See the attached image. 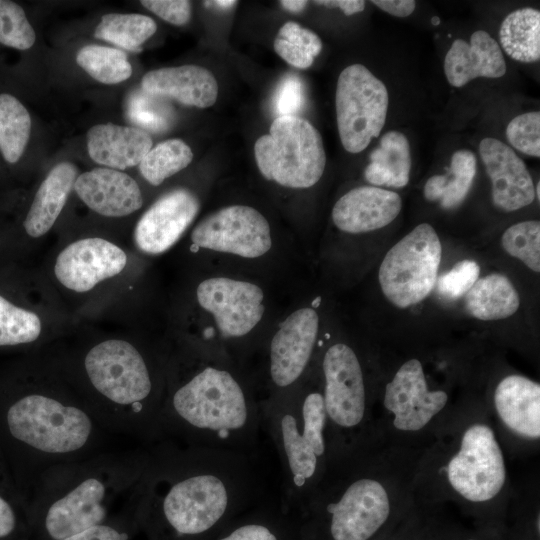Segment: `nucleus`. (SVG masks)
<instances>
[{
  "label": "nucleus",
  "instance_id": "obj_1",
  "mask_svg": "<svg viewBox=\"0 0 540 540\" xmlns=\"http://www.w3.org/2000/svg\"><path fill=\"white\" fill-rule=\"evenodd\" d=\"M254 154L261 174L288 188H309L323 175L326 154L318 130L298 116L276 117Z\"/></svg>",
  "mask_w": 540,
  "mask_h": 540
},
{
  "label": "nucleus",
  "instance_id": "obj_2",
  "mask_svg": "<svg viewBox=\"0 0 540 540\" xmlns=\"http://www.w3.org/2000/svg\"><path fill=\"white\" fill-rule=\"evenodd\" d=\"M441 473L449 490L471 504L497 499L507 482L502 447L491 424L475 420L465 425Z\"/></svg>",
  "mask_w": 540,
  "mask_h": 540
},
{
  "label": "nucleus",
  "instance_id": "obj_3",
  "mask_svg": "<svg viewBox=\"0 0 540 540\" xmlns=\"http://www.w3.org/2000/svg\"><path fill=\"white\" fill-rule=\"evenodd\" d=\"M442 247L435 229L421 223L384 256L378 279L384 296L405 309L423 301L438 278Z\"/></svg>",
  "mask_w": 540,
  "mask_h": 540
},
{
  "label": "nucleus",
  "instance_id": "obj_4",
  "mask_svg": "<svg viewBox=\"0 0 540 540\" xmlns=\"http://www.w3.org/2000/svg\"><path fill=\"white\" fill-rule=\"evenodd\" d=\"M389 104L385 84L362 64H353L338 77L335 108L344 149L359 153L382 131Z\"/></svg>",
  "mask_w": 540,
  "mask_h": 540
},
{
  "label": "nucleus",
  "instance_id": "obj_5",
  "mask_svg": "<svg viewBox=\"0 0 540 540\" xmlns=\"http://www.w3.org/2000/svg\"><path fill=\"white\" fill-rule=\"evenodd\" d=\"M7 422L15 438L48 453L77 450L91 432V421L83 411L42 395H29L14 403Z\"/></svg>",
  "mask_w": 540,
  "mask_h": 540
},
{
  "label": "nucleus",
  "instance_id": "obj_6",
  "mask_svg": "<svg viewBox=\"0 0 540 540\" xmlns=\"http://www.w3.org/2000/svg\"><path fill=\"white\" fill-rule=\"evenodd\" d=\"M173 405L180 417L201 429H239L248 415L238 382L229 372L214 367L203 369L179 388Z\"/></svg>",
  "mask_w": 540,
  "mask_h": 540
},
{
  "label": "nucleus",
  "instance_id": "obj_7",
  "mask_svg": "<svg viewBox=\"0 0 540 540\" xmlns=\"http://www.w3.org/2000/svg\"><path fill=\"white\" fill-rule=\"evenodd\" d=\"M192 243L203 249L257 258L272 246L267 219L255 208L231 205L202 219L191 233Z\"/></svg>",
  "mask_w": 540,
  "mask_h": 540
},
{
  "label": "nucleus",
  "instance_id": "obj_8",
  "mask_svg": "<svg viewBox=\"0 0 540 540\" xmlns=\"http://www.w3.org/2000/svg\"><path fill=\"white\" fill-rule=\"evenodd\" d=\"M448 402L446 391L428 387L423 365L416 358L398 368L383 394V407L391 416V425L401 433L426 430L443 414Z\"/></svg>",
  "mask_w": 540,
  "mask_h": 540
},
{
  "label": "nucleus",
  "instance_id": "obj_9",
  "mask_svg": "<svg viewBox=\"0 0 540 540\" xmlns=\"http://www.w3.org/2000/svg\"><path fill=\"white\" fill-rule=\"evenodd\" d=\"M84 363L93 386L113 402L133 404L150 393L146 364L127 341L107 340L97 344L88 352Z\"/></svg>",
  "mask_w": 540,
  "mask_h": 540
},
{
  "label": "nucleus",
  "instance_id": "obj_10",
  "mask_svg": "<svg viewBox=\"0 0 540 540\" xmlns=\"http://www.w3.org/2000/svg\"><path fill=\"white\" fill-rule=\"evenodd\" d=\"M393 508L392 489L384 479L359 478L327 508L331 536L333 540H369L388 522Z\"/></svg>",
  "mask_w": 540,
  "mask_h": 540
},
{
  "label": "nucleus",
  "instance_id": "obj_11",
  "mask_svg": "<svg viewBox=\"0 0 540 540\" xmlns=\"http://www.w3.org/2000/svg\"><path fill=\"white\" fill-rule=\"evenodd\" d=\"M199 305L212 314L224 337L248 334L264 314V293L256 284L228 277H212L197 287Z\"/></svg>",
  "mask_w": 540,
  "mask_h": 540
},
{
  "label": "nucleus",
  "instance_id": "obj_12",
  "mask_svg": "<svg viewBox=\"0 0 540 540\" xmlns=\"http://www.w3.org/2000/svg\"><path fill=\"white\" fill-rule=\"evenodd\" d=\"M322 367L327 417L343 429L359 426L366 415V390L357 355L348 345L336 343L327 349Z\"/></svg>",
  "mask_w": 540,
  "mask_h": 540
},
{
  "label": "nucleus",
  "instance_id": "obj_13",
  "mask_svg": "<svg viewBox=\"0 0 540 540\" xmlns=\"http://www.w3.org/2000/svg\"><path fill=\"white\" fill-rule=\"evenodd\" d=\"M227 505L224 483L214 475L203 474L175 484L164 499L163 510L177 532L199 534L222 517Z\"/></svg>",
  "mask_w": 540,
  "mask_h": 540
},
{
  "label": "nucleus",
  "instance_id": "obj_14",
  "mask_svg": "<svg viewBox=\"0 0 540 540\" xmlns=\"http://www.w3.org/2000/svg\"><path fill=\"white\" fill-rule=\"evenodd\" d=\"M127 256L117 245L98 237L84 238L65 247L57 256L54 273L66 288L86 292L119 274Z\"/></svg>",
  "mask_w": 540,
  "mask_h": 540
},
{
  "label": "nucleus",
  "instance_id": "obj_15",
  "mask_svg": "<svg viewBox=\"0 0 540 540\" xmlns=\"http://www.w3.org/2000/svg\"><path fill=\"white\" fill-rule=\"evenodd\" d=\"M198 198L189 190L170 191L154 202L141 216L134 241L142 252L160 254L171 248L195 219Z\"/></svg>",
  "mask_w": 540,
  "mask_h": 540
},
{
  "label": "nucleus",
  "instance_id": "obj_16",
  "mask_svg": "<svg viewBox=\"0 0 540 540\" xmlns=\"http://www.w3.org/2000/svg\"><path fill=\"white\" fill-rule=\"evenodd\" d=\"M319 330V316L309 307L292 312L270 344V375L279 387L294 383L311 357Z\"/></svg>",
  "mask_w": 540,
  "mask_h": 540
},
{
  "label": "nucleus",
  "instance_id": "obj_17",
  "mask_svg": "<svg viewBox=\"0 0 540 540\" xmlns=\"http://www.w3.org/2000/svg\"><path fill=\"white\" fill-rule=\"evenodd\" d=\"M303 432H299L296 418L285 414L281 433L294 483L303 486L317 469L318 459L325 453L324 427L326 411L323 396L313 392L306 396L303 407Z\"/></svg>",
  "mask_w": 540,
  "mask_h": 540
},
{
  "label": "nucleus",
  "instance_id": "obj_18",
  "mask_svg": "<svg viewBox=\"0 0 540 540\" xmlns=\"http://www.w3.org/2000/svg\"><path fill=\"white\" fill-rule=\"evenodd\" d=\"M479 153L492 182V200L499 209L511 212L530 205L535 186L522 159L502 141L487 137Z\"/></svg>",
  "mask_w": 540,
  "mask_h": 540
},
{
  "label": "nucleus",
  "instance_id": "obj_19",
  "mask_svg": "<svg viewBox=\"0 0 540 540\" xmlns=\"http://www.w3.org/2000/svg\"><path fill=\"white\" fill-rule=\"evenodd\" d=\"M398 193L375 187H356L338 199L332 209L335 226L346 233L359 234L389 225L400 213Z\"/></svg>",
  "mask_w": 540,
  "mask_h": 540
},
{
  "label": "nucleus",
  "instance_id": "obj_20",
  "mask_svg": "<svg viewBox=\"0 0 540 540\" xmlns=\"http://www.w3.org/2000/svg\"><path fill=\"white\" fill-rule=\"evenodd\" d=\"M493 406L498 421L513 436L527 441L540 438V384L511 374L496 385Z\"/></svg>",
  "mask_w": 540,
  "mask_h": 540
},
{
  "label": "nucleus",
  "instance_id": "obj_21",
  "mask_svg": "<svg viewBox=\"0 0 540 540\" xmlns=\"http://www.w3.org/2000/svg\"><path fill=\"white\" fill-rule=\"evenodd\" d=\"M74 189L91 210L107 217L129 215L143 204L137 182L128 174L111 168H95L80 174Z\"/></svg>",
  "mask_w": 540,
  "mask_h": 540
},
{
  "label": "nucleus",
  "instance_id": "obj_22",
  "mask_svg": "<svg viewBox=\"0 0 540 540\" xmlns=\"http://www.w3.org/2000/svg\"><path fill=\"white\" fill-rule=\"evenodd\" d=\"M444 72L454 87H462L476 78H500L506 63L499 44L484 30L475 31L470 41L456 39L446 53Z\"/></svg>",
  "mask_w": 540,
  "mask_h": 540
},
{
  "label": "nucleus",
  "instance_id": "obj_23",
  "mask_svg": "<svg viewBox=\"0 0 540 540\" xmlns=\"http://www.w3.org/2000/svg\"><path fill=\"white\" fill-rule=\"evenodd\" d=\"M104 495L105 487L99 480L83 481L49 508L45 521L49 535L64 540L99 525L105 517L101 505Z\"/></svg>",
  "mask_w": 540,
  "mask_h": 540
},
{
  "label": "nucleus",
  "instance_id": "obj_24",
  "mask_svg": "<svg viewBox=\"0 0 540 540\" xmlns=\"http://www.w3.org/2000/svg\"><path fill=\"white\" fill-rule=\"evenodd\" d=\"M141 88L148 93L198 108L212 106L218 96V83L214 75L196 65L149 71L142 78Z\"/></svg>",
  "mask_w": 540,
  "mask_h": 540
},
{
  "label": "nucleus",
  "instance_id": "obj_25",
  "mask_svg": "<svg viewBox=\"0 0 540 540\" xmlns=\"http://www.w3.org/2000/svg\"><path fill=\"white\" fill-rule=\"evenodd\" d=\"M152 144L150 135L134 126L98 124L87 133V149L91 159L115 170L139 165Z\"/></svg>",
  "mask_w": 540,
  "mask_h": 540
},
{
  "label": "nucleus",
  "instance_id": "obj_26",
  "mask_svg": "<svg viewBox=\"0 0 540 540\" xmlns=\"http://www.w3.org/2000/svg\"><path fill=\"white\" fill-rule=\"evenodd\" d=\"M77 178L76 167L57 164L42 181L24 220L26 233L34 238L47 233L60 215Z\"/></svg>",
  "mask_w": 540,
  "mask_h": 540
},
{
  "label": "nucleus",
  "instance_id": "obj_27",
  "mask_svg": "<svg viewBox=\"0 0 540 540\" xmlns=\"http://www.w3.org/2000/svg\"><path fill=\"white\" fill-rule=\"evenodd\" d=\"M520 298L510 279L492 273L478 279L465 294V307L474 318L483 321L505 319L519 309Z\"/></svg>",
  "mask_w": 540,
  "mask_h": 540
},
{
  "label": "nucleus",
  "instance_id": "obj_28",
  "mask_svg": "<svg viewBox=\"0 0 540 540\" xmlns=\"http://www.w3.org/2000/svg\"><path fill=\"white\" fill-rule=\"evenodd\" d=\"M410 169L407 137L398 131H388L381 137L379 147L371 152L364 176L375 187L402 188L409 182Z\"/></svg>",
  "mask_w": 540,
  "mask_h": 540
},
{
  "label": "nucleus",
  "instance_id": "obj_29",
  "mask_svg": "<svg viewBox=\"0 0 540 540\" xmlns=\"http://www.w3.org/2000/svg\"><path fill=\"white\" fill-rule=\"evenodd\" d=\"M500 44L512 59L532 63L540 58V12L522 8L508 14L499 30Z\"/></svg>",
  "mask_w": 540,
  "mask_h": 540
},
{
  "label": "nucleus",
  "instance_id": "obj_30",
  "mask_svg": "<svg viewBox=\"0 0 540 540\" xmlns=\"http://www.w3.org/2000/svg\"><path fill=\"white\" fill-rule=\"evenodd\" d=\"M157 30L154 20L137 13H108L102 16L94 36L130 52L141 51V45Z\"/></svg>",
  "mask_w": 540,
  "mask_h": 540
},
{
  "label": "nucleus",
  "instance_id": "obj_31",
  "mask_svg": "<svg viewBox=\"0 0 540 540\" xmlns=\"http://www.w3.org/2000/svg\"><path fill=\"white\" fill-rule=\"evenodd\" d=\"M30 131L31 118L24 105L10 94H0V150L8 163L21 158Z\"/></svg>",
  "mask_w": 540,
  "mask_h": 540
},
{
  "label": "nucleus",
  "instance_id": "obj_32",
  "mask_svg": "<svg viewBox=\"0 0 540 540\" xmlns=\"http://www.w3.org/2000/svg\"><path fill=\"white\" fill-rule=\"evenodd\" d=\"M193 159L191 148L180 139H169L151 148L139 164L142 176L154 186L186 168Z\"/></svg>",
  "mask_w": 540,
  "mask_h": 540
},
{
  "label": "nucleus",
  "instance_id": "obj_33",
  "mask_svg": "<svg viewBox=\"0 0 540 540\" xmlns=\"http://www.w3.org/2000/svg\"><path fill=\"white\" fill-rule=\"evenodd\" d=\"M76 62L92 78L104 84L120 83L132 74L126 54L116 48L84 46L77 53Z\"/></svg>",
  "mask_w": 540,
  "mask_h": 540
},
{
  "label": "nucleus",
  "instance_id": "obj_34",
  "mask_svg": "<svg viewBox=\"0 0 540 540\" xmlns=\"http://www.w3.org/2000/svg\"><path fill=\"white\" fill-rule=\"evenodd\" d=\"M126 114L137 128L164 132L174 122V110L168 99L148 93L142 88L133 91L126 103Z\"/></svg>",
  "mask_w": 540,
  "mask_h": 540
},
{
  "label": "nucleus",
  "instance_id": "obj_35",
  "mask_svg": "<svg viewBox=\"0 0 540 540\" xmlns=\"http://www.w3.org/2000/svg\"><path fill=\"white\" fill-rule=\"evenodd\" d=\"M41 333L37 314L15 306L0 295V346L35 341Z\"/></svg>",
  "mask_w": 540,
  "mask_h": 540
},
{
  "label": "nucleus",
  "instance_id": "obj_36",
  "mask_svg": "<svg viewBox=\"0 0 540 540\" xmlns=\"http://www.w3.org/2000/svg\"><path fill=\"white\" fill-rule=\"evenodd\" d=\"M476 166V157L470 150L460 149L453 153L449 173L445 175L441 207L453 209L464 201L472 186Z\"/></svg>",
  "mask_w": 540,
  "mask_h": 540
},
{
  "label": "nucleus",
  "instance_id": "obj_37",
  "mask_svg": "<svg viewBox=\"0 0 540 540\" xmlns=\"http://www.w3.org/2000/svg\"><path fill=\"white\" fill-rule=\"evenodd\" d=\"M503 249L534 272L540 271V222L527 220L510 226L502 235Z\"/></svg>",
  "mask_w": 540,
  "mask_h": 540
},
{
  "label": "nucleus",
  "instance_id": "obj_38",
  "mask_svg": "<svg viewBox=\"0 0 540 540\" xmlns=\"http://www.w3.org/2000/svg\"><path fill=\"white\" fill-rule=\"evenodd\" d=\"M35 31L24 10L15 2L0 0V43L18 50L32 47Z\"/></svg>",
  "mask_w": 540,
  "mask_h": 540
},
{
  "label": "nucleus",
  "instance_id": "obj_39",
  "mask_svg": "<svg viewBox=\"0 0 540 540\" xmlns=\"http://www.w3.org/2000/svg\"><path fill=\"white\" fill-rule=\"evenodd\" d=\"M506 137L510 145L518 151L539 157L540 112H527L513 118L507 125Z\"/></svg>",
  "mask_w": 540,
  "mask_h": 540
},
{
  "label": "nucleus",
  "instance_id": "obj_40",
  "mask_svg": "<svg viewBox=\"0 0 540 540\" xmlns=\"http://www.w3.org/2000/svg\"><path fill=\"white\" fill-rule=\"evenodd\" d=\"M479 274L480 267L477 262L462 260L437 278V291L450 299L462 297L479 279Z\"/></svg>",
  "mask_w": 540,
  "mask_h": 540
},
{
  "label": "nucleus",
  "instance_id": "obj_41",
  "mask_svg": "<svg viewBox=\"0 0 540 540\" xmlns=\"http://www.w3.org/2000/svg\"><path fill=\"white\" fill-rule=\"evenodd\" d=\"M304 105V89L299 77L287 75L279 83L274 96L277 117L297 116Z\"/></svg>",
  "mask_w": 540,
  "mask_h": 540
},
{
  "label": "nucleus",
  "instance_id": "obj_42",
  "mask_svg": "<svg viewBox=\"0 0 540 540\" xmlns=\"http://www.w3.org/2000/svg\"><path fill=\"white\" fill-rule=\"evenodd\" d=\"M141 4L174 25H184L191 17V3L186 0H143Z\"/></svg>",
  "mask_w": 540,
  "mask_h": 540
},
{
  "label": "nucleus",
  "instance_id": "obj_43",
  "mask_svg": "<svg viewBox=\"0 0 540 540\" xmlns=\"http://www.w3.org/2000/svg\"><path fill=\"white\" fill-rule=\"evenodd\" d=\"M277 37L303 49L313 58L316 57L322 49V41L317 34L292 21L286 22L280 28Z\"/></svg>",
  "mask_w": 540,
  "mask_h": 540
},
{
  "label": "nucleus",
  "instance_id": "obj_44",
  "mask_svg": "<svg viewBox=\"0 0 540 540\" xmlns=\"http://www.w3.org/2000/svg\"><path fill=\"white\" fill-rule=\"evenodd\" d=\"M274 50L287 63L299 69L309 68L314 61L309 53L278 37L274 41Z\"/></svg>",
  "mask_w": 540,
  "mask_h": 540
},
{
  "label": "nucleus",
  "instance_id": "obj_45",
  "mask_svg": "<svg viewBox=\"0 0 540 540\" xmlns=\"http://www.w3.org/2000/svg\"><path fill=\"white\" fill-rule=\"evenodd\" d=\"M220 540H277V538L265 526L250 524L237 528Z\"/></svg>",
  "mask_w": 540,
  "mask_h": 540
},
{
  "label": "nucleus",
  "instance_id": "obj_46",
  "mask_svg": "<svg viewBox=\"0 0 540 540\" xmlns=\"http://www.w3.org/2000/svg\"><path fill=\"white\" fill-rule=\"evenodd\" d=\"M126 538V534H121L111 527L97 525L64 540H126Z\"/></svg>",
  "mask_w": 540,
  "mask_h": 540
},
{
  "label": "nucleus",
  "instance_id": "obj_47",
  "mask_svg": "<svg viewBox=\"0 0 540 540\" xmlns=\"http://www.w3.org/2000/svg\"><path fill=\"white\" fill-rule=\"evenodd\" d=\"M371 3L396 17H407L416 7V2L413 0H373Z\"/></svg>",
  "mask_w": 540,
  "mask_h": 540
},
{
  "label": "nucleus",
  "instance_id": "obj_48",
  "mask_svg": "<svg viewBox=\"0 0 540 540\" xmlns=\"http://www.w3.org/2000/svg\"><path fill=\"white\" fill-rule=\"evenodd\" d=\"M314 3L328 8L337 7L347 16L362 12L365 8V1L363 0H318L314 1Z\"/></svg>",
  "mask_w": 540,
  "mask_h": 540
},
{
  "label": "nucleus",
  "instance_id": "obj_49",
  "mask_svg": "<svg viewBox=\"0 0 540 540\" xmlns=\"http://www.w3.org/2000/svg\"><path fill=\"white\" fill-rule=\"evenodd\" d=\"M15 526V517L9 504L0 497V537L10 534Z\"/></svg>",
  "mask_w": 540,
  "mask_h": 540
},
{
  "label": "nucleus",
  "instance_id": "obj_50",
  "mask_svg": "<svg viewBox=\"0 0 540 540\" xmlns=\"http://www.w3.org/2000/svg\"><path fill=\"white\" fill-rule=\"evenodd\" d=\"M279 3L287 11L298 13L306 7L308 2L304 0H281Z\"/></svg>",
  "mask_w": 540,
  "mask_h": 540
},
{
  "label": "nucleus",
  "instance_id": "obj_51",
  "mask_svg": "<svg viewBox=\"0 0 540 540\" xmlns=\"http://www.w3.org/2000/svg\"><path fill=\"white\" fill-rule=\"evenodd\" d=\"M236 3L237 2L234 0H215V1H205L204 5L207 7L214 6L220 9H228V8L233 7Z\"/></svg>",
  "mask_w": 540,
  "mask_h": 540
},
{
  "label": "nucleus",
  "instance_id": "obj_52",
  "mask_svg": "<svg viewBox=\"0 0 540 540\" xmlns=\"http://www.w3.org/2000/svg\"><path fill=\"white\" fill-rule=\"evenodd\" d=\"M537 196V199H540V182L537 183L535 188V197Z\"/></svg>",
  "mask_w": 540,
  "mask_h": 540
},
{
  "label": "nucleus",
  "instance_id": "obj_53",
  "mask_svg": "<svg viewBox=\"0 0 540 540\" xmlns=\"http://www.w3.org/2000/svg\"><path fill=\"white\" fill-rule=\"evenodd\" d=\"M439 22H440V20H439L438 17H434L433 20H432V23L435 24V25L439 24Z\"/></svg>",
  "mask_w": 540,
  "mask_h": 540
},
{
  "label": "nucleus",
  "instance_id": "obj_54",
  "mask_svg": "<svg viewBox=\"0 0 540 540\" xmlns=\"http://www.w3.org/2000/svg\"><path fill=\"white\" fill-rule=\"evenodd\" d=\"M463 540H479V539L470 537V538H465V539H463Z\"/></svg>",
  "mask_w": 540,
  "mask_h": 540
}]
</instances>
